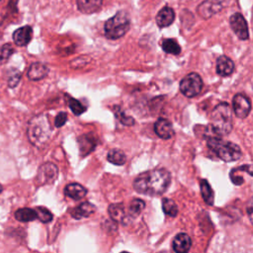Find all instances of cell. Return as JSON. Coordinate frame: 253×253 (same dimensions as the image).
Instances as JSON below:
<instances>
[{
	"instance_id": "6da1fadb",
	"label": "cell",
	"mask_w": 253,
	"mask_h": 253,
	"mask_svg": "<svg viewBox=\"0 0 253 253\" xmlns=\"http://www.w3.org/2000/svg\"><path fill=\"white\" fill-rule=\"evenodd\" d=\"M170 182L171 175L166 169H152L140 173L133 181V188L143 195L159 196L168 189Z\"/></svg>"
},
{
	"instance_id": "7a4b0ae2",
	"label": "cell",
	"mask_w": 253,
	"mask_h": 253,
	"mask_svg": "<svg viewBox=\"0 0 253 253\" xmlns=\"http://www.w3.org/2000/svg\"><path fill=\"white\" fill-rule=\"evenodd\" d=\"M28 138L37 147L43 146L51 135V126L44 115H38L32 118L27 127Z\"/></svg>"
},
{
	"instance_id": "3957f363",
	"label": "cell",
	"mask_w": 253,
	"mask_h": 253,
	"mask_svg": "<svg viewBox=\"0 0 253 253\" xmlns=\"http://www.w3.org/2000/svg\"><path fill=\"white\" fill-rule=\"evenodd\" d=\"M211 128L219 135L228 134L232 129V111L227 103H220L211 114Z\"/></svg>"
},
{
	"instance_id": "277c9868",
	"label": "cell",
	"mask_w": 253,
	"mask_h": 253,
	"mask_svg": "<svg viewBox=\"0 0 253 253\" xmlns=\"http://www.w3.org/2000/svg\"><path fill=\"white\" fill-rule=\"evenodd\" d=\"M208 147L224 162H232L241 157V149L233 142L223 140L219 137H210Z\"/></svg>"
},
{
	"instance_id": "5b68a950",
	"label": "cell",
	"mask_w": 253,
	"mask_h": 253,
	"mask_svg": "<svg viewBox=\"0 0 253 253\" xmlns=\"http://www.w3.org/2000/svg\"><path fill=\"white\" fill-rule=\"evenodd\" d=\"M130 28V18L126 11L117 12L106 21L104 26L105 36L109 40H118L125 36Z\"/></svg>"
},
{
	"instance_id": "8992f818",
	"label": "cell",
	"mask_w": 253,
	"mask_h": 253,
	"mask_svg": "<svg viewBox=\"0 0 253 253\" xmlns=\"http://www.w3.org/2000/svg\"><path fill=\"white\" fill-rule=\"evenodd\" d=\"M203 88V80L198 73L192 72L186 75L180 82V91L181 93L188 97H196L199 95Z\"/></svg>"
},
{
	"instance_id": "52a82bcc",
	"label": "cell",
	"mask_w": 253,
	"mask_h": 253,
	"mask_svg": "<svg viewBox=\"0 0 253 253\" xmlns=\"http://www.w3.org/2000/svg\"><path fill=\"white\" fill-rule=\"evenodd\" d=\"M58 177V168L51 162H45L40 166L36 177L37 184L40 186L50 185Z\"/></svg>"
},
{
	"instance_id": "ba28073f",
	"label": "cell",
	"mask_w": 253,
	"mask_h": 253,
	"mask_svg": "<svg viewBox=\"0 0 253 253\" xmlns=\"http://www.w3.org/2000/svg\"><path fill=\"white\" fill-rule=\"evenodd\" d=\"M230 28L236 35V37L241 41H247L249 39V30L246 20L240 13L233 14L229 19Z\"/></svg>"
},
{
	"instance_id": "9c48e42d",
	"label": "cell",
	"mask_w": 253,
	"mask_h": 253,
	"mask_svg": "<svg viewBox=\"0 0 253 253\" xmlns=\"http://www.w3.org/2000/svg\"><path fill=\"white\" fill-rule=\"evenodd\" d=\"M233 112L237 118H246L251 111L250 100L243 94H236L232 99Z\"/></svg>"
},
{
	"instance_id": "30bf717a",
	"label": "cell",
	"mask_w": 253,
	"mask_h": 253,
	"mask_svg": "<svg viewBox=\"0 0 253 253\" xmlns=\"http://www.w3.org/2000/svg\"><path fill=\"white\" fill-rule=\"evenodd\" d=\"M220 10L221 4L218 0H206L199 6L198 13L202 18L208 19L218 13Z\"/></svg>"
},
{
	"instance_id": "8fae6325",
	"label": "cell",
	"mask_w": 253,
	"mask_h": 253,
	"mask_svg": "<svg viewBox=\"0 0 253 253\" xmlns=\"http://www.w3.org/2000/svg\"><path fill=\"white\" fill-rule=\"evenodd\" d=\"M155 133L163 139H169L174 135V128L172 124L163 118L158 119L154 124Z\"/></svg>"
},
{
	"instance_id": "7c38bea8",
	"label": "cell",
	"mask_w": 253,
	"mask_h": 253,
	"mask_svg": "<svg viewBox=\"0 0 253 253\" xmlns=\"http://www.w3.org/2000/svg\"><path fill=\"white\" fill-rule=\"evenodd\" d=\"M33 37V29L30 26H24L17 29L13 33V40L14 42L18 46H25L27 45Z\"/></svg>"
},
{
	"instance_id": "4fadbf2b",
	"label": "cell",
	"mask_w": 253,
	"mask_h": 253,
	"mask_svg": "<svg viewBox=\"0 0 253 253\" xmlns=\"http://www.w3.org/2000/svg\"><path fill=\"white\" fill-rule=\"evenodd\" d=\"M108 212L114 221L124 223V224L126 223L129 217L126 211L125 206L122 203L110 205L108 208Z\"/></svg>"
},
{
	"instance_id": "5bb4252c",
	"label": "cell",
	"mask_w": 253,
	"mask_h": 253,
	"mask_svg": "<svg viewBox=\"0 0 253 253\" xmlns=\"http://www.w3.org/2000/svg\"><path fill=\"white\" fill-rule=\"evenodd\" d=\"M192 245V240L187 233H179L173 239V249L176 253H188Z\"/></svg>"
},
{
	"instance_id": "9a60e30c",
	"label": "cell",
	"mask_w": 253,
	"mask_h": 253,
	"mask_svg": "<svg viewBox=\"0 0 253 253\" xmlns=\"http://www.w3.org/2000/svg\"><path fill=\"white\" fill-rule=\"evenodd\" d=\"M216 73L219 76H229L234 70V62L225 55H220L216 59Z\"/></svg>"
},
{
	"instance_id": "2e32d148",
	"label": "cell",
	"mask_w": 253,
	"mask_h": 253,
	"mask_svg": "<svg viewBox=\"0 0 253 253\" xmlns=\"http://www.w3.org/2000/svg\"><path fill=\"white\" fill-rule=\"evenodd\" d=\"M175 20V12L171 7L162 8L156 15L155 21L158 27L166 28L170 26Z\"/></svg>"
},
{
	"instance_id": "e0dca14e",
	"label": "cell",
	"mask_w": 253,
	"mask_h": 253,
	"mask_svg": "<svg viewBox=\"0 0 253 253\" xmlns=\"http://www.w3.org/2000/svg\"><path fill=\"white\" fill-rule=\"evenodd\" d=\"M79 150L82 156H86L91 153L96 147V138L91 134H82L77 139Z\"/></svg>"
},
{
	"instance_id": "ac0fdd59",
	"label": "cell",
	"mask_w": 253,
	"mask_h": 253,
	"mask_svg": "<svg viewBox=\"0 0 253 253\" xmlns=\"http://www.w3.org/2000/svg\"><path fill=\"white\" fill-rule=\"evenodd\" d=\"M95 211H96V207L93 204H91L89 202H84V203H81L76 208H74L70 211V214L75 219H80L83 217L90 216L91 214H93L95 212Z\"/></svg>"
},
{
	"instance_id": "d6986e66",
	"label": "cell",
	"mask_w": 253,
	"mask_h": 253,
	"mask_svg": "<svg viewBox=\"0 0 253 253\" xmlns=\"http://www.w3.org/2000/svg\"><path fill=\"white\" fill-rule=\"evenodd\" d=\"M103 0H76L78 10L83 14H93L100 10Z\"/></svg>"
},
{
	"instance_id": "ffe728a7",
	"label": "cell",
	"mask_w": 253,
	"mask_h": 253,
	"mask_svg": "<svg viewBox=\"0 0 253 253\" xmlns=\"http://www.w3.org/2000/svg\"><path fill=\"white\" fill-rule=\"evenodd\" d=\"M47 73H48V68L44 64L40 62H35L30 65L27 75L31 80L38 81L44 78L47 75Z\"/></svg>"
},
{
	"instance_id": "44dd1931",
	"label": "cell",
	"mask_w": 253,
	"mask_h": 253,
	"mask_svg": "<svg viewBox=\"0 0 253 253\" xmlns=\"http://www.w3.org/2000/svg\"><path fill=\"white\" fill-rule=\"evenodd\" d=\"M64 193L67 197H69L75 201H79L86 196L87 189L84 186H82L81 184L71 183L65 187Z\"/></svg>"
},
{
	"instance_id": "7402d4cb",
	"label": "cell",
	"mask_w": 253,
	"mask_h": 253,
	"mask_svg": "<svg viewBox=\"0 0 253 253\" xmlns=\"http://www.w3.org/2000/svg\"><path fill=\"white\" fill-rule=\"evenodd\" d=\"M14 215L17 220L22 221V222H28V221H32V220H35L36 218H38L36 210L30 209V208L19 209L15 211Z\"/></svg>"
},
{
	"instance_id": "603a6c76",
	"label": "cell",
	"mask_w": 253,
	"mask_h": 253,
	"mask_svg": "<svg viewBox=\"0 0 253 253\" xmlns=\"http://www.w3.org/2000/svg\"><path fill=\"white\" fill-rule=\"evenodd\" d=\"M200 189H201V193H202V197H203L204 201L210 206L213 205L214 193H213L211 185L209 184V182L206 179H202L200 181Z\"/></svg>"
},
{
	"instance_id": "cb8c5ba5",
	"label": "cell",
	"mask_w": 253,
	"mask_h": 253,
	"mask_svg": "<svg viewBox=\"0 0 253 253\" xmlns=\"http://www.w3.org/2000/svg\"><path fill=\"white\" fill-rule=\"evenodd\" d=\"M107 159L109 162H111L112 164L115 165H123L126 163V156L125 154L124 151H122L121 149H111L108 154H107Z\"/></svg>"
},
{
	"instance_id": "d4e9b609",
	"label": "cell",
	"mask_w": 253,
	"mask_h": 253,
	"mask_svg": "<svg viewBox=\"0 0 253 253\" xmlns=\"http://www.w3.org/2000/svg\"><path fill=\"white\" fill-rule=\"evenodd\" d=\"M161 46H162V49L166 53L178 55L181 52V47H180L179 43L174 39H165V40H163L162 42H161Z\"/></svg>"
},
{
	"instance_id": "484cf974",
	"label": "cell",
	"mask_w": 253,
	"mask_h": 253,
	"mask_svg": "<svg viewBox=\"0 0 253 253\" xmlns=\"http://www.w3.org/2000/svg\"><path fill=\"white\" fill-rule=\"evenodd\" d=\"M162 210L165 214L175 217L178 214V207L175 202L169 198L162 199Z\"/></svg>"
},
{
	"instance_id": "4316f807",
	"label": "cell",
	"mask_w": 253,
	"mask_h": 253,
	"mask_svg": "<svg viewBox=\"0 0 253 253\" xmlns=\"http://www.w3.org/2000/svg\"><path fill=\"white\" fill-rule=\"evenodd\" d=\"M67 104L69 109L72 111V113L76 116H79L83 114L86 111V107L81 104L78 100L72 98V97H67Z\"/></svg>"
},
{
	"instance_id": "83f0119b",
	"label": "cell",
	"mask_w": 253,
	"mask_h": 253,
	"mask_svg": "<svg viewBox=\"0 0 253 253\" xmlns=\"http://www.w3.org/2000/svg\"><path fill=\"white\" fill-rule=\"evenodd\" d=\"M145 207V203L140 199H133L129 205V216L134 217L138 215Z\"/></svg>"
},
{
	"instance_id": "f1b7e54d",
	"label": "cell",
	"mask_w": 253,
	"mask_h": 253,
	"mask_svg": "<svg viewBox=\"0 0 253 253\" xmlns=\"http://www.w3.org/2000/svg\"><path fill=\"white\" fill-rule=\"evenodd\" d=\"M36 211H37L38 218L43 223L50 222L53 218V215H52L51 211L49 210H47L46 208H44V207H38L36 209Z\"/></svg>"
},
{
	"instance_id": "f546056e",
	"label": "cell",
	"mask_w": 253,
	"mask_h": 253,
	"mask_svg": "<svg viewBox=\"0 0 253 253\" xmlns=\"http://www.w3.org/2000/svg\"><path fill=\"white\" fill-rule=\"evenodd\" d=\"M20 79H21V73H20L18 70H16V69L11 70V71L9 72L8 80H7L8 86H9L10 88L16 87V86L18 85Z\"/></svg>"
},
{
	"instance_id": "4dcf8cb0",
	"label": "cell",
	"mask_w": 253,
	"mask_h": 253,
	"mask_svg": "<svg viewBox=\"0 0 253 253\" xmlns=\"http://www.w3.org/2000/svg\"><path fill=\"white\" fill-rule=\"evenodd\" d=\"M13 52H14V49H13V47H12V45L10 43L4 44L0 48V62L1 63L5 62L11 56V54Z\"/></svg>"
},
{
	"instance_id": "1f68e13d",
	"label": "cell",
	"mask_w": 253,
	"mask_h": 253,
	"mask_svg": "<svg viewBox=\"0 0 253 253\" xmlns=\"http://www.w3.org/2000/svg\"><path fill=\"white\" fill-rule=\"evenodd\" d=\"M116 116L118 117V119L121 121V123L123 125L126 126H131L134 124V120L131 117H127L124 112L121 111H116Z\"/></svg>"
},
{
	"instance_id": "d6a6232c",
	"label": "cell",
	"mask_w": 253,
	"mask_h": 253,
	"mask_svg": "<svg viewBox=\"0 0 253 253\" xmlns=\"http://www.w3.org/2000/svg\"><path fill=\"white\" fill-rule=\"evenodd\" d=\"M241 172H245V173H248L253 176V165L252 164L241 165V166L231 169V171H230V173H241Z\"/></svg>"
},
{
	"instance_id": "836d02e7",
	"label": "cell",
	"mask_w": 253,
	"mask_h": 253,
	"mask_svg": "<svg viewBox=\"0 0 253 253\" xmlns=\"http://www.w3.org/2000/svg\"><path fill=\"white\" fill-rule=\"evenodd\" d=\"M67 121V114L64 113V112H60L57 114V116L55 117V120H54V126L56 127H60L62 126Z\"/></svg>"
},
{
	"instance_id": "e575fe53",
	"label": "cell",
	"mask_w": 253,
	"mask_h": 253,
	"mask_svg": "<svg viewBox=\"0 0 253 253\" xmlns=\"http://www.w3.org/2000/svg\"><path fill=\"white\" fill-rule=\"evenodd\" d=\"M247 214L249 216L251 223L253 224V197L249 200V202L247 204Z\"/></svg>"
},
{
	"instance_id": "d590c367",
	"label": "cell",
	"mask_w": 253,
	"mask_h": 253,
	"mask_svg": "<svg viewBox=\"0 0 253 253\" xmlns=\"http://www.w3.org/2000/svg\"><path fill=\"white\" fill-rule=\"evenodd\" d=\"M3 191V187H2V185L0 184V193Z\"/></svg>"
},
{
	"instance_id": "8d00e7d4",
	"label": "cell",
	"mask_w": 253,
	"mask_h": 253,
	"mask_svg": "<svg viewBox=\"0 0 253 253\" xmlns=\"http://www.w3.org/2000/svg\"><path fill=\"white\" fill-rule=\"evenodd\" d=\"M121 253H129V252H126V251H124V252H121Z\"/></svg>"
},
{
	"instance_id": "74e56055",
	"label": "cell",
	"mask_w": 253,
	"mask_h": 253,
	"mask_svg": "<svg viewBox=\"0 0 253 253\" xmlns=\"http://www.w3.org/2000/svg\"><path fill=\"white\" fill-rule=\"evenodd\" d=\"M0 1H1V0H0Z\"/></svg>"
}]
</instances>
